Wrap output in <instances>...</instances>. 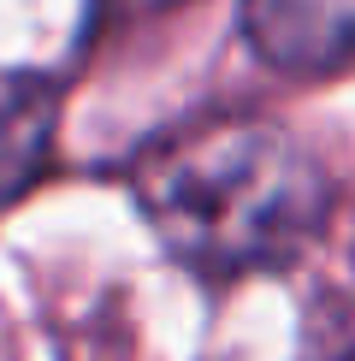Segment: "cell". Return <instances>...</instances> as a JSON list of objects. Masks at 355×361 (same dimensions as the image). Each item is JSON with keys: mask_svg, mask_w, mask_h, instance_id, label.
<instances>
[{"mask_svg": "<svg viewBox=\"0 0 355 361\" xmlns=\"http://www.w3.org/2000/svg\"><path fill=\"white\" fill-rule=\"evenodd\" d=\"M243 36L273 71L325 78L355 59V0H243Z\"/></svg>", "mask_w": 355, "mask_h": 361, "instance_id": "7a4b0ae2", "label": "cell"}, {"mask_svg": "<svg viewBox=\"0 0 355 361\" xmlns=\"http://www.w3.org/2000/svg\"><path fill=\"white\" fill-rule=\"evenodd\" d=\"M113 12H142V6H166V0H107Z\"/></svg>", "mask_w": 355, "mask_h": 361, "instance_id": "5b68a950", "label": "cell"}, {"mask_svg": "<svg viewBox=\"0 0 355 361\" xmlns=\"http://www.w3.org/2000/svg\"><path fill=\"white\" fill-rule=\"evenodd\" d=\"M296 361H355V296H314L302 314Z\"/></svg>", "mask_w": 355, "mask_h": 361, "instance_id": "277c9868", "label": "cell"}, {"mask_svg": "<svg viewBox=\"0 0 355 361\" xmlns=\"http://www.w3.org/2000/svg\"><path fill=\"white\" fill-rule=\"evenodd\" d=\"M130 195L160 243L213 279L290 267L332 207L320 160L266 118H213L160 137L130 166Z\"/></svg>", "mask_w": 355, "mask_h": 361, "instance_id": "6da1fadb", "label": "cell"}, {"mask_svg": "<svg viewBox=\"0 0 355 361\" xmlns=\"http://www.w3.org/2000/svg\"><path fill=\"white\" fill-rule=\"evenodd\" d=\"M59 125V89L42 71H0V207L42 178Z\"/></svg>", "mask_w": 355, "mask_h": 361, "instance_id": "3957f363", "label": "cell"}]
</instances>
